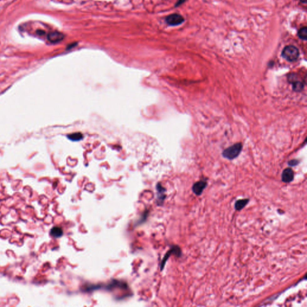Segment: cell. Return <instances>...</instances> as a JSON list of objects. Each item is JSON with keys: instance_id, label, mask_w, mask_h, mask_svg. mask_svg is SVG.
Returning <instances> with one entry per match:
<instances>
[{"instance_id": "obj_8", "label": "cell", "mask_w": 307, "mask_h": 307, "mask_svg": "<svg viewBox=\"0 0 307 307\" xmlns=\"http://www.w3.org/2000/svg\"><path fill=\"white\" fill-rule=\"evenodd\" d=\"M157 190L158 191L157 194V202H160V205L161 204L166 198V189L162 187L160 184H158L157 186Z\"/></svg>"}, {"instance_id": "obj_11", "label": "cell", "mask_w": 307, "mask_h": 307, "mask_svg": "<svg viewBox=\"0 0 307 307\" xmlns=\"http://www.w3.org/2000/svg\"><path fill=\"white\" fill-rule=\"evenodd\" d=\"M298 36L299 37L304 40H306L307 39V28L306 27L300 28L298 32Z\"/></svg>"}, {"instance_id": "obj_15", "label": "cell", "mask_w": 307, "mask_h": 307, "mask_svg": "<svg viewBox=\"0 0 307 307\" xmlns=\"http://www.w3.org/2000/svg\"><path fill=\"white\" fill-rule=\"evenodd\" d=\"M185 1V0H179L178 2L177 3V4H176V6H178L181 5V4H183L184 2Z\"/></svg>"}, {"instance_id": "obj_5", "label": "cell", "mask_w": 307, "mask_h": 307, "mask_svg": "<svg viewBox=\"0 0 307 307\" xmlns=\"http://www.w3.org/2000/svg\"><path fill=\"white\" fill-rule=\"evenodd\" d=\"M207 186V183L203 181H200L194 184L193 185L192 187V190L193 193L196 195V196H200L204 190H205Z\"/></svg>"}, {"instance_id": "obj_12", "label": "cell", "mask_w": 307, "mask_h": 307, "mask_svg": "<svg viewBox=\"0 0 307 307\" xmlns=\"http://www.w3.org/2000/svg\"><path fill=\"white\" fill-rule=\"evenodd\" d=\"M68 137L71 140L73 141H78L81 140L83 138V136L82 134L80 133H72L70 135H68Z\"/></svg>"}, {"instance_id": "obj_1", "label": "cell", "mask_w": 307, "mask_h": 307, "mask_svg": "<svg viewBox=\"0 0 307 307\" xmlns=\"http://www.w3.org/2000/svg\"><path fill=\"white\" fill-rule=\"evenodd\" d=\"M299 55L298 49L294 46H287L282 52V56L284 59L290 62L296 61Z\"/></svg>"}, {"instance_id": "obj_16", "label": "cell", "mask_w": 307, "mask_h": 307, "mask_svg": "<svg viewBox=\"0 0 307 307\" xmlns=\"http://www.w3.org/2000/svg\"><path fill=\"white\" fill-rule=\"evenodd\" d=\"M37 33L39 34V35H42L45 34V31H42V30H39V31H37Z\"/></svg>"}, {"instance_id": "obj_2", "label": "cell", "mask_w": 307, "mask_h": 307, "mask_svg": "<svg viewBox=\"0 0 307 307\" xmlns=\"http://www.w3.org/2000/svg\"><path fill=\"white\" fill-rule=\"evenodd\" d=\"M242 148V145L241 143H236L224 151L223 155L225 158L229 160H232L239 156Z\"/></svg>"}, {"instance_id": "obj_14", "label": "cell", "mask_w": 307, "mask_h": 307, "mask_svg": "<svg viewBox=\"0 0 307 307\" xmlns=\"http://www.w3.org/2000/svg\"><path fill=\"white\" fill-rule=\"evenodd\" d=\"M298 163V160H291L289 163H288V164L290 166H294L296 165H297Z\"/></svg>"}, {"instance_id": "obj_10", "label": "cell", "mask_w": 307, "mask_h": 307, "mask_svg": "<svg viewBox=\"0 0 307 307\" xmlns=\"http://www.w3.org/2000/svg\"><path fill=\"white\" fill-rule=\"evenodd\" d=\"M50 235L54 238H60L63 235V231L60 227H54L50 230Z\"/></svg>"}, {"instance_id": "obj_4", "label": "cell", "mask_w": 307, "mask_h": 307, "mask_svg": "<svg viewBox=\"0 0 307 307\" xmlns=\"http://www.w3.org/2000/svg\"><path fill=\"white\" fill-rule=\"evenodd\" d=\"M172 254H174L177 255V257H179L181 255V249L177 246H174L172 247V249H171L168 252L166 253V254L165 255L161 263V271L163 269L167 260L169 259V257H170V256L172 255Z\"/></svg>"}, {"instance_id": "obj_7", "label": "cell", "mask_w": 307, "mask_h": 307, "mask_svg": "<svg viewBox=\"0 0 307 307\" xmlns=\"http://www.w3.org/2000/svg\"><path fill=\"white\" fill-rule=\"evenodd\" d=\"M64 35L58 31H54L48 34V39L49 41L53 43H58L64 39Z\"/></svg>"}, {"instance_id": "obj_9", "label": "cell", "mask_w": 307, "mask_h": 307, "mask_svg": "<svg viewBox=\"0 0 307 307\" xmlns=\"http://www.w3.org/2000/svg\"><path fill=\"white\" fill-rule=\"evenodd\" d=\"M248 202H249V199L248 198L238 200L236 202L235 204V208L237 211H241L242 209H244L246 207V205L248 204Z\"/></svg>"}, {"instance_id": "obj_17", "label": "cell", "mask_w": 307, "mask_h": 307, "mask_svg": "<svg viewBox=\"0 0 307 307\" xmlns=\"http://www.w3.org/2000/svg\"><path fill=\"white\" fill-rule=\"evenodd\" d=\"M300 1L302 3H304V4H307V0H300Z\"/></svg>"}, {"instance_id": "obj_6", "label": "cell", "mask_w": 307, "mask_h": 307, "mask_svg": "<svg viewBox=\"0 0 307 307\" xmlns=\"http://www.w3.org/2000/svg\"><path fill=\"white\" fill-rule=\"evenodd\" d=\"M294 173L293 171L290 168H287L284 169L281 175L282 181L285 183H289L292 182L294 179Z\"/></svg>"}, {"instance_id": "obj_3", "label": "cell", "mask_w": 307, "mask_h": 307, "mask_svg": "<svg viewBox=\"0 0 307 307\" xmlns=\"http://www.w3.org/2000/svg\"><path fill=\"white\" fill-rule=\"evenodd\" d=\"M166 21L171 26H177L184 22V19L180 14H172L166 18Z\"/></svg>"}, {"instance_id": "obj_13", "label": "cell", "mask_w": 307, "mask_h": 307, "mask_svg": "<svg viewBox=\"0 0 307 307\" xmlns=\"http://www.w3.org/2000/svg\"><path fill=\"white\" fill-rule=\"evenodd\" d=\"M293 85H294V90L296 91H299L303 89V83H302L301 82H294Z\"/></svg>"}]
</instances>
